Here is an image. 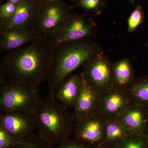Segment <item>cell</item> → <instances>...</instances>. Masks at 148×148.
<instances>
[{
	"mask_svg": "<svg viewBox=\"0 0 148 148\" xmlns=\"http://www.w3.org/2000/svg\"><path fill=\"white\" fill-rule=\"evenodd\" d=\"M53 46L50 40L38 39L7 52L0 62V77L38 86L47 79Z\"/></svg>",
	"mask_w": 148,
	"mask_h": 148,
	"instance_id": "obj_1",
	"label": "cell"
},
{
	"mask_svg": "<svg viewBox=\"0 0 148 148\" xmlns=\"http://www.w3.org/2000/svg\"><path fill=\"white\" fill-rule=\"evenodd\" d=\"M100 52V47L89 39L53 45L47 79L48 94L55 97L56 90L60 84Z\"/></svg>",
	"mask_w": 148,
	"mask_h": 148,
	"instance_id": "obj_2",
	"label": "cell"
},
{
	"mask_svg": "<svg viewBox=\"0 0 148 148\" xmlns=\"http://www.w3.org/2000/svg\"><path fill=\"white\" fill-rule=\"evenodd\" d=\"M68 109L48 94L41 98L34 112L38 135L53 145L69 140L75 119Z\"/></svg>",
	"mask_w": 148,
	"mask_h": 148,
	"instance_id": "obj_3",
	"label": "cell"
},
{
	"mask_svg": "<svg viewBox=\"0 0 148 148\" xmlns=\"http://www.w3.org/2000/svg\"><path fill=\"white\" fill-rule=\"evenodd\" d=\"M41 99L38 86L0 77V112H34Z\"/></svg>",
	"mask_w": 148,
	"mask_h": 148,
	"instance_id": "obj_4",
	"label": "cell"
},
{
	"mask_svg": "<svg viewBox=\"0 0 148 148\" xmlns=\"http://www.w3.org/2000/svg\"><path fill=\"white\" fill-rule=\"evenodd\" d=\"M70 8L61 0L42 1L31 29L39 38L50 40L69 15Z\"/></svg>",
	"mask_w": 148,
	"mask_h": 148,
	"instance_id": "obj_5",
	"label": "cell"
},
{
	"mask_svg": "<svg viewBox=\"0 0 148 148\" xmlns=\"http://www.w3.org/2000/svg\"><path fill=\"white\" fill-rule=\"evenodd\" d=\"M97 31L94 21L89 16L69 13L50 40L53 45L62 43L89 39Z\"/></svg>",
	"mask_w": 148,
	"mask_h": 148,
	"instance_id": "obj_6",
	"label": "cell"
},
{
	"mask_svg": "<svg viewBox=\"0 0 148 148\" xmlns=\"http://www.w3.org/2000/svg\"><path fill=\"white\" fill-rule=\"evenodd\" d=\"M82 75L89 86L101 96L115 86L112 73V64L100 52L84 65Z\"/></svg>",
	"mask_w": 148,
	"mask_h": 148,
	"instance_id": "obj_7",
	"label": "cell"
},
{
	"mask_svg": "<svg viewBox=\"0 0 148 148\" xmlns=\"http://www.w3.org/2000/svg\"><path fill=\"white\" fill-rule=\"evenodd\" d=\"M0 124L17 143L27 142L36 135L37 129L34 112L1 113Z\"/></svg>",
	"mask_w": 148,
	"mask_h": 148,
	"instance_id": "obj_8",
	"label": "cell"
},
{
	"mask_svg": "<svg viewBox=\"0 0 148 148\" xmlns=\"http://www.w3.org/2000/svg\"><path fill=\"white\" fill-rule=\"evenodd\" d=\"M106 120L98 112L75 120V140L88 148L104 142L106 134Z\"/></svg>",
	"mask_w": 148,
	"mask_h": 148,
	"instance_id": "obj_9",
	"label": "cell"
},
{
	"mask_svg": "<svg viewBox=\"0 0 148 148\" xmlns=\"http://www.w3.org/2000/svg\"><path fill=\"white\" fill-rule=\"evenodd\" d=\"M131 104L125 90L114 86L100 96L97 112L106 120L118 119Z\"/></svg>",
	"mask_w": 148,
	"mask_h": 148,
	"instance_id": "obj_10",
	"label": "cell"
},
{
	"mask_svg": "<svg viewBox=\"0 0 148 148\" xmlns=\"http://www.w3.org/2000/svg\"><path fill=\"white\" fill-rule=\"evenodd\" d=\"M35 0H22L11 17L0 21V31L14 28H31L40 4Z\"/></svg>",
	"mask_w": 148,
	"mask_h": 148,
	"instance_id": "obj_11",
	"label": "cell"
},
{
	"mask_svg": "<svg viewBox=\"0 0 148 148\" xmlns=\"http://www.w3.org/2000/svg\"><path fill=\"white\" fill-rule=\"evenodd\" d=\"M82 84L81 74L70 75L56 88V98L67 108L73 109L81 91Z\"/></svg>",
	"mask_w": 148,
	"mask_h": 148,
	"instance_id": "obj_12",
	"label": "cell"
},
{
	"mask_svg": "<svg viewBox=\"0 0 148 148\" xmlns=\"http://www.w3.org/2000/svg\"><path fill=\"white\" fill-rule=\"evenodd\" d=\"M31 28H14L0 31V51L8 52L38 39Z\"/></svg>",
	"mask_w": 148,
	"mask_h": 148,
	"instance_id": "obj_13",
	"label": "cell"
},
{
	"mask_svg": "<svg viewBox=\"0 0 148 148\" xmlns=\"http://www.w3.org/2000/svg\"><path fill=\"white\" fill-rule=\"evenodd\" d=\"M118 119L130 132L144 134L147 120V108L140 104L132 103Z\"/></svg>",
	"mask_w": 148,
	"mask_h": 148,
	"instance_id": "obj_14",
	"label": "cell"
},
{
	"mask_svg": "<svg viewBox=\"0 0 148 148\" xmlns=\"http://www.w3.org/2000/svg\"><path fill=\"white\" fill-rule=\"evenodd\" d=\"M100 96L83 78L81 91L73 108L75 120L97 113Z\"/></svg>",
	"mask_w": 148,
	"mask_h": 148,
	"instance_id": "obj_15",
	"label": "cell"
},
{
	"mask_svg": "<svg viewBox=\"0 0 148 148\" xmlns=\"http://www.w3.org/2000/svg\"><path fill=\"white\" fill-rule=\"evenodd\" d=\"M112 73L115 86L124 90L136 79L132 65L126 58L112 64Z\"/></svg>",
	"mask_w": 148,
	"mask_h": 148,
	"instance_id": "obj_16",
	"label": "cell"
},
{
	"mask_svg": "<svg viewBox=\"0 0 148 148\" xmlns=\"http://www.w3.org/2000/svg\"><path fill=\"white\" fill-rule=\"evenodd\" d=\"M124 90L132 103L148 106V76L136 79Z\"/></svg>",
	"mask_w": 148,
	"mask_h": 148,
	"instance_id": "obj_17",
	"label": "cell"
},
{
	"mask_svg": "<svg viewBox=\"0 0 148 148\" xmlns=\"http://www.w3.org/2000/svg\"><path fill=\"white\" fill-rule=\"evenodd\" d=\"M131 133L118 119L106 120V134L103 143L114 145L124 139Z\"/></svg>",
	"mask_w": 148,
	"mask_h": 148,
	"instance_id": "obj_18",
	"label": "cell"
},
{
	"mask_svg": "<svg viewBox=\"0 0 148 148\" xmlns=\"http://www.w3.org/2000/svg\"><path fill=\"white\" fill-rule=\"evenodd\" d=\"M113 145L114 148H148V137L145 134L131 133Z\"/></svg>",
	"mask_w": 148,
	"mask_h": 148,
	"instance_id": "obj_19",
	"label": "cell"
},
{
	"mask_svg": "<svg viewBox=\"0 0 148 148\" xmlns=\"http://www.w3.org/2000/svg\"><path fill=\"white\" fill-rule=\"evenodd\" d=\"M106 3V0H77L73 7H77L91 14L98 15L102 13Z\"/></svg>",
	"mask_w": 148,
	"mask_h": 148,
	"instance_id": "obj_20",
	"label": "cell"
},
{
	"mask_svg": "<svg viewBox=\"0 0 148 148\" xmlns=\"http://www.w3.org/2000/svg\"><path fill=\"white\" fill-rule=\"evenodd\" d=\"M11 148H55V147L52 143L38 134L29 141L16 143Z\"/></svg>",
	"mask_w": 148,
	"mask_h": 148,
	"instance_id": "obj_21",
	"label": "cell"
},
{
	"mask_svg": "<svg viewBox=\"0 0 148 148\" xmlns=\"http://www.w3.org/2000/svg\"><path fill=\"white\" fill-rule=\"evenodd\" d=\"M145 19V14L142 6L138 5L127 19V32H135L138 27L143 23Z\"/></svg>",
	"mask_w": 148,
	"mask_h": 148,
	"instance_id": "obj_22",
	"label": "cell"
},
{
	"mask_svg": "<svg viewBox=\"0 0 148 148\" xmlns=\"http://www.w3.org/2000/svg\"><path fill=\"white\" fill-rule=\"evenodd\" d=\"M16 143L13 137L0 124V148H11Z\"/></svg>",
	"mask_w": 148,
	"mask_h": 148,
	"instance_id": "obj_23",
	"label": "cell"
},
{
	"mask_svg": "<svg viewBox=\"0 0 148 148\" xmlns=\"http://www.w3.org/2000/svg\"><path fill=\"white\" fill-rule=\"evenodd\" d=\"M17 5L7 2L0 7V21H4L11 17L16 10Z\"/></svg>",
	"mask_w": 148,
	"mask_h": 148,
	"instance_id": "obj_24",
	"label": "cell"
},
{
	"mask_svg": "<svg viewBox=\"0 0 148 148\" xmlns=\"http://www.w3.org/2000/svg\"><path fill=\"white\" fill-rule=\"evenodd\" d=\"M55 148H88L82 143L77 140H68L58 144Z\"/></svg>",
	"mask_w": 148,
	"mask_h": 148,
	"instance_id": "obj_25",
	"label": "cell"
},
{
	"mask_svg": "<svg viewBox=\"0 0 148 148\" xmlns=\"http://www.w3.org/2000/svg\"><path fill=\"white\" fill-rule=\"evenodd\" d=\"M89 148H114L113 145H110V144H106V143H102L100 145H98L91 147Z\"/></svg>",
	"mask_w": 148,
	"mask_h": 148,
	"instance_id": "obj_26",
	"label": "cell"
},
{
	"mask_svg": "<svg viewBox=\"0 0 148 148\" xmlns=\"http://www.w3.org/2000/svg\"><path fill=\"white\" fill-rule=\"evenodd\" d=\"M147 124H146L145 130L144 134L148 137V106L147 107Z\"/></svg>",
	"mask_w": 148,
	"mask_h": 148,
	"instance_id": "obj_27",
	"label": "cell"
},
{
	"mask_svg": "<svg viewBox=\"0 0 148 148\" xmlns=\"http://www.w3.org/2000/svg\"><path fill=\"white\" fill-rule=\"evenodd\" d=\"M7 1L8 2L11 3L15 5H17L21 2L22 0H7Z\"/></svg>",
	"mask_w": 148,
	"mask_h": 148,
	"instance_id": "obj_28",
	"label": "cell"
},
{
	"mask_svg": "<svg viewBox=\"0 0 148 148\" xmlns=\"http://www.w3.org/2000/svg\"><path fill=\"white\" fill-rule=\"evenodd\" d=\"M59 0H42V1H56Z\"/></svg>",
	"mask_w": 148,
	"mask_h": 148,
	"instance_id": "obj_29",
	"label": "cell"
},
{
	"mask_svg": "<svg viewBox=\"0 0 148 148\" xmlns=\"http://www.w3.org/2000/svg\"><path fill=\"white\" fill-rule=\"evenodd\" d=\"M127 1H129L130 2L132 3V4H134V3H135V0H127Z\"/></svg>",
	"mask_w": 148,
	"mask_h": 148,
	"instance_id": "obj_30",
	"label": "cell"
},
{
	"mask_svg": "<svg viewBox=\"0 0 148 148\" xmlns=\"http://www.w3.org/2000/svg\"><path fill=\"white\" fill-rule=\"evenodd\" d=\"M35 1H36L38 2L39 3H41L42 0H35Z\"/></svg>",
	"mask_w": 148,
	"mask_h": 148,
	"instance_id": "obj_31",
	"label": "cell"
},
{
	"mask_svg": "<svg viewBox=\"0 0 148 148\" xmlns=\"http://www.w3.org/2000/svg\"><path fill=\"white\" fill-rule=\"evenodd\" d=\"M146 46L148 47V44H147L146 45Z\"/></svg>",
	"mask_w": 148,
	"mask_h": 148,
	"instance_id": "obj_32",
	"label": "cell"
},
{
	"mask_svg": "<svg viewBox=\"0 0 148 148\" xmlns=\"http://www.w3.org/2000/svg\"><path fill=\"white\" fill-rule=\"evenodd\" d=\"M71 1H77V0H71Z\"/></svg>",
	"mask_w": 148,
	"mask_h": 148,
	"instance_id": "obj_33",
	"label": "cell"
}]
</instances>
